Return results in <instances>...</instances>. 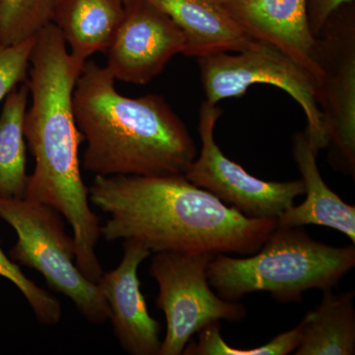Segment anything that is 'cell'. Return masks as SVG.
I'll list each match as a JSON object with an SVG mask.
<instances>
[{
	"instance_id": "1",
	"label": "cell",
	"mask_w": 355,
	"mask_h": 355,
	"mask_svg": "<svg viewBox=\"0 0 355 355\" xmlns=\"http://www.w3.org/2000/svg\"><path fill=\"white\" fill-rule=\"evenodd\" d=\"M84 64L70 55L53 23L37 35L26 81L32 101L24 123L25 139L36 164L23 198L48 205L67 219L73 231L77 268L86 279L97 282L103 273L95 253L101 224L89 205L88 188L81 176L79 146L84 137L72 104Z\"/></svg>"
},
{
	"instance_id": "2",
	"label": "cell",
	"mask_w": 355,
	"mask_h": 355,
	"mask_svg": "<svg viewBox=\"0 0 355 355\" xmlns=\"http://www.w3.org/2000/svg\"><path fill=\"white\" fill-rule=\"evenodd\" d=\"M89 200L109 214L106 241L135 239L151 253L252 254L277 218H249L184 175L96 176Z\"/></svg>"
},
{
	"instance_id": "3",
	"label": "cell",
	"mask_w": 355,
	"mask_h": 355,
	"mask_svg": "<svg viewBox=\"0 0 355 355\" xmlns=\"http://www.w3.org/2000/svg\"><path fill=\"white\" fill-rule=\"evenodd\" d=\"M106 67L87 60L72 104L86 141L83 165L96 176L184 175L197 157L188 128L164 98L121 95Z\"/></svg>"
},
{
	"instance_id": "4",
	"label": "cell",
	"mask_w": 355,
	"mask_h": 355,
	"mask_svg": "<svg viewBox=\"0 0 355 355\" xmlns=\"http://www.w3.org/2000/svg\"><path fill=\"white\" fill-rule=\"evenodd\" d=\"M354 266V246H329L312 239L301 227L277 226L254 256L216 254L207 268V279L227 300L266 291L279 302H299L305 291L338 286Z\"/></svg>"
},
{
	"instance_id": "5",
	"label": "cell",
	"mask_w": 355,
	"mask_h": 355,
	"mask_svg": "<svg viewBox=\"0 0 355 355\" xmlns=\"http://www.w3.org/2000/svg\"><path fill=\"white\" fill-rule=\"evenodd\" d=\"M0 217L17 234L9 252L14 263L41 273L48 286L69 297L87 321H108V305L97 284L77 268L73 237L67 234L57 210L25 198L0 197Z\"/></svg>"
},
{
	"instance_id": "6",
	"label": "cell",
	"mask_w": 355,
	"mask_h": 355,
	"mask_svg": "<svg viewBox=\"0 0 355 355\" xmlns=\"http://www.w3.org/2000/svg\"><path fill=\"white\" fill-rule=\"evenodd\" d=\"M205 101L210 104L242 97L254 84H268L286 91L300 105L307 119V133L315 153L329 146L323 116L318 104V84L295 60L265 42L246 50L198 58Z\"/></svg>"
},
{
	"instance_id": "7",
	"label": "cell",
	"mask_w": 355,
	"mask_h": 355,
	"mask_svg": "<svg viewBox=\"0 0 355 355\" xmlns=\"http://www.w3.org/2000/svg\"><path fill=\"white\" fill-rule=\"evenodd\" d=\"M151 261L150 275L157 282L156 305L167 323L159 355L183 354L191 336L220 320L242 321L246 308L237 301L214 293L207 268L216 254L158 252Z\"/></svg>"
},
{
	"instance_id": "8",
	"label": "cell",
	"mask_w": 355,
	"mask_h": 355,
	"mask_svg": "<svg viewBox=\"0 0 355 355\" xmlns=\"http://www.w3.org/2000/svg\"><path fill=\"white\" fill-rule=\"evenodd\" d=\"M315 62L321 70L318 104L329 146L340 164L355 169V7L345 4L331 14L315 37Z\"/></svg>"
},
{
	"instance_id": "9",
	"label": "cell",
	"mask_w": 355,
	"mask_h": 355,
	"mask_svg": "<svg viewBox=\"0 0 355 355\" xmlns=\"http://www.w3.org/2000/svg\"><path fill=\"white\" fill-rule=\"evenodd\" d=\"M221 112L217 105L202 103L198 125L202 151L184 177L249 218H277L305 193L302 180L263 181L226 157L214 139Z\"/></svg>"
},
{
	"instance_id": "10",
	"label": "cell",
	"mask_w": 355,
	"mask_h": 355,
	"mask_svg": "<svg viewBox=\"0 0 355 355\" xmlns=\"http://www.w3.org/2000/svg\"><path fill=\"white\" fill-rule=\"evenodd\" d=\"M184 49L182 30L146 0H125V13L107 53L116 80L144 85L162 73Z\"/></svg>"
},
{
	"instance_id": "11",
	"label": "cell",
	"mask_w": 355,
	"mask_h": 355,
	"mask_svg": "<svg viewBox=\"0 0 355 355\" xmlns=\"http://www.w3.org/2000/svg\"><path fill=\"white\" fill-rule=\"evenodd\" d=\"M123 260L96 282L109 307V320L121 347L132 355H159L160 324L149 315L140 291L139 268L151 254L140 241L123 240Z\"/></svg>"
},
{
	"instance_id": "12",
	"label": "cell",
	"mask_w": 355,
	"mask_h": 355,
	"mask_svg": "<svg viewBox=\"0 0 355 355\" xmlns=\"http://www.w3.org/2000/svg\"><path fill=\"white\" fill-rule=\"evenodd\" d=\"M222 6L244 31L295 60L319 83L315 37L306 15V0H221Z\"/></svg>"
},
{
	"instance_id": "13",
	"label": "cell",
	"mask_w": 355,
	"mask_h": 355,
	"mask_svg": "<svg viewBox=\"0 0 355 355\" xmlns=\"http://www.w3.org/2000/svg\"><path fill=\"white\" fill-rule=\"evenodd\" d=\"M167 14L184 37L183 55L200 58L246 50L256 42L222 6L221 0H146Z\"/></svg>"
},
{
	"instance_id": "14",
	"label": "cell",
	"mask_w": 355,
	"mask_h": 355,
	"mask_svg": "<svg viewBox=\"0 0 355 355\" xmlns=\"http://www.w3.org/2000/svg\"><path fill=\"white\" fill-rule=\"evenodd\" d=\"M318 153L306 132L293 137V156L304 184L306 200L289 207L277 217V227L326 226L340 231L355 242V207L347 205L329 188L317 164Z\"/></svg>"
},
{
	"instance_id": "15",
	"label": "cell",
	"mask_w": 355,
	"mask_h": 355,
	"mask_svg": "<svg viewBox=\"0 0 355 355\" xmlns=\"http://www.w3.org/2000/svg\"><path fill=\"white\" fill-rule=\"evenodd\" d=\"M125 13V0H58L51 23L57 26L70 55L85 64L108 50Z\"/></svg>"
},
{
	"instance_id": "16",
	"label": "cell",
	"mask_w": 355,
	"mask_h": 355,
	"mask_svg": "<svg viewBox=\"0 0 355 355\" xmlns=\"http://www.w3.org/2000/svg\"><path fill=\"white\" fill-rule=\"evenodd\" d=\"M322 302L300 323L301 340L296 355L355 354L354 291L335 294L323 291Z\"/></svg>"
},
{
	"instance_id": "17",
	"label": "cell",
	"mask_w": 355,
	"mask_h": 355,
	"mask_svg": "<svg viewBox=\"0 0 355 355\" xmlns=\"http://www.w3.org/2000/svg\"><path fill=\"white\" fill-rule=\"evenodd\" d=\"M30 92L27 83L14 88L0 114V197H24L26 174L24 123Z\"/></svg>"
},
{
	"instance_id": "18",
	"label": "cell",
	"mask_w": 355,
	"mask_h": 355,
	"mask_svg": "<svg viewBox=\"0 0 355 355\" xmlns=\"http://www.w3.org/2000/svg\"><path fill=\"white\" fill-rule=\"evenodd\" d=\"M58 0H0V46L36 37L53 20Z\"/></svg>"
},
{
	"instance_id": "19",
	"label": "cell",
	"mask_w": 355,
	"mask_h": 355,
	"mask_svg": "<svg viewBox=\"0 0 355 355\" xmlns=\"http://www.w3.org/2000/svg\"><path fill=\"white\" fill-rule=\"evenodd\" d=\"M220 323L216 322L198 331V342L188 343L183 354L188 355H286L297 349L301 340V326L273 338L270 342L253 349H236L224 342Z\"/></svg>"
},
{
	"instance_id": "20",
	"label": "cell",
	"mask_w": 355,
	"mask_h": 355,
	"mask_svg": "<svg viewBox=\"0 0 355 355\" xmlns=\"http://www.w3.org/2000/svg\"><path fill=\"white\" fill-rule=\"evenodd\" d=\"M0 277H6L19 289L26 300L31 306L33 312L36 315L40 323L53 326L60 322L62 317V306L60 301L51 295L48 291L37 286L31 279H28L21 270L19 266L16 265V263L4 254L1 246H0Z\"/></svg>"
},
{
	"instance_id": "21",
	"label": "cell",
	"mask_w": 355,
	"mask_h": 355,
	"mask_svg": "<svg viewBox=\"0 0 355 355\" xmlns=\"http://www.w3.org/2000/svg\"><path fill=\"white\" fill-rule=\"evenodd\" d=\"M36 37L0 46V104L18 84L26 83Z\"/></svg>"
},
{
	"instance_id": "22",
	"label": "cell",
	"mask_w": 355,
	"mask_h": 355,
	"mask_svg": "<svg viewBox=\"0 0 355 355\" xmlns=\"http://www.w3.org/2000/svg\"><path fill=\"white\" fill-rule=\"evenodd\" d=\"M354 0H306V15L313 36L317 37L324 25L340 7Z\"/></svg>"
}]
</instances>
